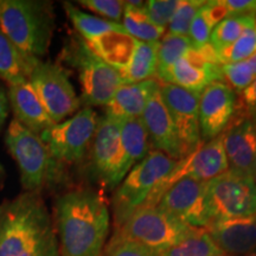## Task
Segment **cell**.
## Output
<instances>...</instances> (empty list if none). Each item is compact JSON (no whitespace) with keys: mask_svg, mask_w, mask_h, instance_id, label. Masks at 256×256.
<instances>
[{"mask_svg":"<svg viewBox=\"0 0 256 256\" xmlns=\"http://www.w3.org/2000/svg\"><path fill=\"white\" fill-rule=\"evenodd\" d=\"M104 256H156L136 243L124 240L110 238L104 249Z\"/></svg>","mask_w":256,"mask_h":256,"instance_id":"obj_37","label":"cell"},{"mask_svg":"<svg viewBox=\"0 0 256 256\" xmlns=\"http://www.w3.org/2000/svg\"><path fill=\"white\" fill-rule=\"evenodd\" d=\"M78 5L88 8L92 14H96L104 19L120 23L124 16V2L120 0H80Z\"/></svg>","mask_w":256,"mask_h":256,"instance_id":"obj_35","label":"cell"},{"mask_svg":"<svg viewBox=\"0 0 256 256\" xmlns=\"http://www.w3.org/2000/svg\"><path fill=\"white\" fill-rule=\"evenodd\" d=\"M10 113V102L8 90L0 83V132L4 128Z\"/></svg>","mask_w":256,"mask_h":256,"instance_id":"obj_40","label":"cell"},{"mask_svg":"<svg viewBox=\"0 0 256 256\" xmlns=\"http://www.w3.org/2000/svg\"><path fill=\"white\" fill-rule=\"evenodd\" d=\"M204 230L223 254H255L256 214L236 218L216 220Z\"/></svg>","mask_w":256,"mask_h":256,"instance_id":"obj_19","label":"cell"},{"mask_svg":"<svg viewBox=\"0 0 256 256\" xmlns=\"http://www.w3.org/2000/svg\"><path fill=\"white\" fill-rule=\"evenodd\" d=\"M220 256H256V252H255V254H249V255H226V254H223V252H222V254H220Z\"/></svg>","mask_w":256,"mask_h":256,"instance_id":"obj_43","label":"cell"},{"mask_svg":"<svg viewBox=\"0 0 256 256\" xmlns=\"http://www.w3.org/2000/svg\"><path fill=\"white\" fill-rule=\"evenodd\" d=\"M52 218L60 256H104L110 228L104 192L88 186L62 192L54 202Z\"/></svg>","mask_w":256,"mask_h":256,"instance_id":"obj_1","label":"cell"},{"mask_svg":"<svg viewBox=\"0 0 256 256\" xmlns=\"http://www.w3.org/2000/svg\"><path fill=\"white\" fill-rule=\"evenodd\" d=\"M194 49V44L188 36H177L166 34L160 40L158 51V68L156 78L159 80L174 64L183 58Z\"/></svg>","mask_w":256,"mask_h":256,"instance_id":"obj_30","label":"cell"},{"mask_svg":"<svg viewBox=\"0 0 256 256\" xmlns=\"http://www.w3.org/2000/svg\"><path fill=\"white\" fill-rule=\"evenodd\" d=\"M156 206L194 229H206L212 223L208 182L184 178L166 188Z\"/></svg>","mask_w":256,"mask_h":256,"instance_id":"obj_12","label":"cell"},{"mask_svg":"<svg viewBox=\"0 0 256 256\" xmlns=\"http://www.w3.org/2000/svg\"><path fill=\"white\" fill-rule=\"evenodd\" d=\"M220 254L222 252L217 248L206 230L197 229L158 256H220Z\"/></svg>","mask_w":256,"mask_h":256,"instance_id":"obj_29","label":"cell"},{"mask_svg":"<svg viewBox=\"0 0 256 256\" xmlns=\"http://www.w3.org/2000/svg\"><path fill=\"white\" fill-rule=\"evenodd\" d=\"M98 122V113L83 107L72 118L44 130L40 138L58 164L64 168L76 165L87 159Z\"/></svg>","mask_w":256,"mask_h":256,"instance_id":"obj_8","label":"cell"},{"mask_svg":"<svg viewBox=\"0 0 256 256\" xmlns=\"http://www.w3.org/2000/svg\"><path fill=\"white\" fill-rule=\"evenodd\" d=\"M63 8L76 32L86 40H94L112 31H126L121 24L86 14L72 2H63Z\"/></svg>","mask_w":256,"mask_h":256,"instance_id":"obj_26","label":"cell"},{"mask_svg":"<svg viewBox=\"0 0 256 256\" xmlns=\"http://www.w3.org/2000/svg\"><path fill=\"white\" fill-rule=\"evenodd\" d=\"M252 182H254L255 185H256V170H255L254 172H252Z\"/></svg>","mask_w":256,"mask_h":256,"instance_id":"obj_44","label":"cell"},{"mask_svg":"<svg viewBox=\"0 0 256 256\" xmlns=\"http://www.w3.org/2000/svg\"><path fill=\"white\" fill-rule=\"evenodd\" d=\"M176 162L177 160L152 150L130 170L115 188L112 200L114 229L119 228L136 209L146 206L159 184L171 174Z\"/></svg>","mask_w":256,"mask_h":256,"instance_id":"obj_6","label":"cell"},{"mask_svg":"<svg viewBox=\"0 0 256 256\" xmlns=\"http://www.w3.org/2000/svg\"><path fill=\"white\" fill-rule=\"evenodd\" d=\"M226 171H228V162H226L222 134H220V136L210 142H202V145L198 146L196 150L177 160L171 174L159 184L146 206H156L159 198L166 188L180 179L191 178L200 182H209Z\"/></svg>","mask_w":256,"mask_h":256,"instance_id":"obj_13","label":"cell"},{"mask_svg":"<svg viewBox=\"0 0 256 256\" xmlns=\"http://www.w3.org/2000/svg\"><path fill=\"white\" fill-rule=\"evenodd\" d=\"M212 222L256 214V185L250 176L226 171L208 182Z\"/></svg>","mask_w":256,"mask_h":256,"instance_id":"obj_11","label":"cell"},{"mask_svg":"<svg viewBox=\"0 0 256 256\" xmlns=\"http://www.w3.org/2000/svg\"><path fill=\"white\" fill-rule=\"evenodd\" d=\"M159 92L174 124L184 156H188L202 145L198 108L200 94L170 83H160Z\"/></svg>","mask_w":256,"mask_h":256,"instance_id":"obj_15","label":"cell"},{"mask_svg":"<svg viewBox=\"0 0 256 256\" xmlns=\"http://www.w3.org/2000/svg\"><path fill=\"white\" fill-rule=\"evenodd\" d=\"M5 144L19 168L24 192L42 194L44 190L63 180L64 166L51 156L40 136L14 119L6 130Z\"/></svg>","mask_w":256,"mask_h":256,"instance_id":"obj_4","label":"cell"},{"mask_svg":"<svg viewBox=\"0 0 256 256\" xmlns=\"http://www.w3.org/2000/svg\"><path fill=\"white\" fill-rule=\"evenodd\" d=\"M229 16L256 17V0H223Z\"/></svg>","mask_w":256,"mask_h":256,"instance_id":"obj_39","label":"cell"},{"mask_svg":"<svg viewBox=\"0 0 256 256\" xmlns=\"http://www.w3.org/2000/svg\"><path fill=\"white\" fill-rule=\"evenodd\" d=\"M159 87L156 78L121 86L106 106L104 114L118 120L142 118L147 102Z\"/></svg>","mask_w":256,"mask_h":256,"instance_id":"obj_21","label":"cell"},{"mask_svg":"<svg viewBox=\"0 0 256 256\" xmlns=\"http://www.w3.org/2000/svg\"><path fill=\"white\" fill-rule=\"evenodd\" d=\"M5 178H6V171H5L4 166H2V162H0V186L4 184Z\"/></svg>","mask_w":256,"mask_h":256,"instance_id":"obj_42","label":"cell"},{"mask_svg":"<svg viewBox=\"0 0 256 256\" xmlns=\"http://www.w3.org/2000/svg\"><path fill=\"white\" fill-rule=\"evenodd\" d=\"M256 24V17L250 16H229L214 28L210 43L217 52L232 46L247 28Z\"/></svg>","mask_w":256,"mask_h":256,"instance_id":"obj_28","label":"cell"},{"mask_svg":"<svg viewBox=\"0 0 256 256\" xmlns=\"http://www.w3.org/2000/svg\"><path fill=\"white\" fill-rule=\"evenodd\" d=\"M256 52V24L249 28L240 36L238 40H235L232 46L226 49L218 51V58L220 63L229 64L241 62L248 60L252 55Z\"/></svg>","mask_w":256,"mask_h":256,"instance_id":"obj_31","label":"cell"},{"mask_svg":"<svg viewBox=\"0 0 256 256\" xmlns=\"http://www.w3.org/2000/svg\"><path fill=\"white\" fill-rule=\"evenodd\" d=\"M121 145L124 150V168L127 174L150 152V139L142 118L120 120Z\"/></svg>","mask_w":256,"mask_h":256,"instance_id":"obj_24","label":"cell"},{"mask_svg":"<svg viewBox=\"0 0 256 256\" xmlns=\"http://www.w3.org/2000/svg\"><path fill=\"white\" fill-rule=\"evenodd\" d=\"M158 81L202 94L211 83L224 81L222 63L211 44L200 49L194 48L186 56L177 60Z\"/></svg>","mask_w":256,"mask_h":256,"instance_id":"obj_14","label":"cell"},{"mask_svg":"<svg viewBox=\"0 0 256 256\" xmlns=\"http://www.w3.org/2000/svg\"><path fill=\"white\" fill-rule=\"evenodd\" d=\"M0 28L24 55L42 60L54 31V5L46 0H0Z\"/></svg>","mask_w":256,"mask_h":256,"instance_id":"obj_3","label":"cell"},{"mask_svg":"<svg viewBox=\"0 0 256 256\" xmlns=\"http://www.w3.org/2000/svg\"><path fill=\"white\" fill-rule=\"evenodd\" d=\"M28 83L55 124L66 120L81 108L68 72L60 63L40 60L28 75Z\"/></svg>","mask_w":256,"mask_h":256,"instance_id":"obj_9","label":"cell"},{"mask_svg":"<svg viewBox=\"0 0 256 256\" xmlns=\"http://www.w3.org/2000/svg\"><path fill=\"white\" fill-rule=\"evenodd\" d=\"M60 58L78 72L83 107H106L124 84L121 72L104 62L78 32L66 42Z\"/></svg>","mask_w":256,"mask_h":256,"instance_id":"obj_5","label":"cell"},{"mask_svg":"<svg viewBox=\"0 0 256 256\" xmlns=\"http://www.w3.org/2000/svg\"><path fill=\"white\" fill-rule=\"evenodd\" d=\"M236 114L256 122V78L247 88L241 92V96L238 100Z\"/></svg>","mask_w":256,"mask_h":256,"instance_id":"obj_38","label":"cell"},{"mask_svg":"<svg viewBox=\"0 0 256 256\" xmlns=\"http://www.w3.org/2000/svg\"><path fill=\"white\" fill-rule=\"evenodd\" d=\"M8 96L14 119L30 132L40 136L55 124L28 81L10 84Z\"/></svg>","mask_w":256,"mask_h":256,"instance_id":"obj_20","label":"cell"},{"mask_svg":"<svg viewBox=\"0 0 256 256\" xmlns=\"http://www.w3.org/2000/svg\"><path fill=\"white\" fill-rule=\"evenodd\" d=\"M0 256H60L55 223L42 194L23 192L0 203Z\"/></svg>","mask_w":256,"mask_h":256,"instance_id":"obj_2","label":"cell"},{"mask_svg":"<svg viewBox=\"0 0 256 256\" xmlns=\"http://www.w3.org/2000/svg\"><path fill=\"white\" fill-rule=\"evenodd\" d=\"M159 42H140L138 40L136 50L127 68L121 72L124 84H132L156 78L158 68Z\"/></svg>","mask_w":256,"mask_h":256,"instance_id":"obj_25","label":"cell"},{"mask_svg":"<svg viewBox=\"0 0 256 256\" xmlns=\"http://www.w3.org/2000/svg\"><path fill=\"white\" fill-rule=\"evenodd\" d=\"M212 30L214 25L211 24L209 18H208L206 12H204L203 6H202V8L198 10L196 17L192 20L190 31H188V38H190L192 44H194V49H200V48L211 44L210 40Z\"/></svg>","mask_w":256,"mask_h":256,"instance_id":"obj_36","label":"cell"},{"mask_svg":"<svg viewBox=\"0 0 256 256\" xmlns=\"http://www.w3.org/2000/svg\"><path fill=\"white\" fill-rule=\"evenodd\" d=\"M38 60L24 55L0 28V80L8 86L26 82Z\"/></svg>","mask_w":256,"mask_h":256,"instance_id":"obj_23","label":"cell"},{"mask_svg":"<svg viewBox=\"0 0 256 256\" xmlns=\"http://www.w3.org/2000/svg\"><path fill=\"white\" fill-rule=\"evenodd\" d=\"M86 42L104 62L120 72L127 68L138 43L126 31H112Z\"/></svg>","mask_w":256,"mask_h":256,"instance_id":"obj_22","label":"cell"},{"mask_svg":"<svg viewBox=\"0 0 256 256\" xmlns=\"http://www.w3.org/2000/svg\"><path fill=\"white\" fill-rule=\"evenodd\" d=\"M124 5L121 25L128 34L140 42H159L160 38L164 36L165 28L156 26L150 22L144 12V5L133 6L128 2H124Z\"/></svg>","mask_w":256,"mask_h":256,"instance_id":"obj_27","label":"cell"},{"mask_svg":"<svg viewBox=\"0 0 256 256\" xmlns=\"http://www.w3.org/2000/svg\"><path fill=\"white\" fill-rule=\"evenodd\" d=\"M247 60H248L249 66H250L252 72H254L255 76H256V52L254 54V55H252L250 57H249Z\"/></svg>","mask_w":256,"mask_h":256,"instance_id":"obj_41","label":"cell"},{"mask_svg":"<svg viewBox=\"0 0 256 256\" xmlns=\"http://www.w3.org/2000/svg\"><path fill=\"white\" fill-rule=\"evenodd\" d=\"M202 142L220 136L232 122L238 110V96L224 81L211 83L200 96Z\"/></svg>","mask_w":256,"mask_h":256,"instance_id":"obj_16","label":"cell"},{"mask_svg":"<svg viewBox=\"0 0 256 256\" xmlns=\"http://www.w3.org/2000/svg\"><path fill=\"white\" fill-rule=\"evenodd\" d=\"M222 139L228 171L252 177L256 170V122L235 114Z\"/></svg>","mask_w":256,"mask_h":256,"instance_id":"obj_17","label":"cell"},{"mask_svg":"<svg viewBox=\"0 0 256 256\" xmlns=\"http://www.w3.org/2000/svg\"><path fill=\"white\" fill-rule=\"evenodd\" d=\"M179 5V0H150L144 4V12L156 26L166 28Z\"/></svg>","mask_w":256,"mask_h":256,"instance_id":"obj_34","label":"cell"},{"mask_svg":"<svg viewBox=\"0 0 256 256\" xmlns=\"http://www.w3.org/2000/svg\"><path fill=\"white\" fill-rule=\"evenodd\" d=\"M194 230L156 206H144L114 229L112 238L136 243L158 256Z\"/></svg>","mask_w":256,"mask_h":256,"instance_id":"obj_7","label":"cell"},{"mask_svg":"<svg viewBox=\"0 0 256 256\" xmlns=\"http://www.w3.org/2000/svg\"><path fill=\"white\" fill-rule=\"evenodd\" d=\"M203 0H183L172 16L168 23V34H177V36H188V31L198 10L203 6Z\"/></svg>","mask_w":256,"mask_h":256,"instance_id":"obj_32","label":"cell"},{"mask_svg":"<svg viewBox=\"0 0 256 256\" xmlns=\"http://www.w3.org/2000/svg\"><path fill=\"white\" fill-rule=\"evenodd\" d=\"M87 158L92 177L101 186L107 190H115L119 186L127 174L121 145L120 120L106 114L98 118Z\"/></svg>","mask_w":256,"mask_h":256,"instance_id":"obj_10","label":"cell"},{"mask_svg":"<svg viewBox=\"0 0 256 256\" xmlns=\"http://www.w3.org/2000/svg\"><path fill=\"white\" fill-rule=\"evenodd\" d=\"M223 80L234 92H241L252 82L256 76L249 66L248 60L223 64L222 66Z\"/></svg>","mask_w":256,"mask_h":256,"instance_id":"obj_33","label":"cell"},{"mask_svg":"<svg viewBox=\"0 0 256 256\" xmlns=\"http://www.w3.org/2000/svg\"><path fill=\"white\" fill-rule=\"evenodd\" d=\"M142 119L148 134L150 144L156 151L164 153L174 160L183 158V146L159 89L147 102Z\"/></svg>","mask_w":256,"mask_h":256,"instance_id":"obj_18","label":"cell"}]
</instances>
